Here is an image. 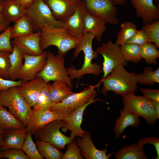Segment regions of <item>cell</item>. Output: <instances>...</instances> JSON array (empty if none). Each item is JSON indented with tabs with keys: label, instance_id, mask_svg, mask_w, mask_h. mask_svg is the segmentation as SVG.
I'll use <instances>...</instances> for the list:
<instances>
[{
	"label": "cell",
	"instance_id": "1",
	"mask_svg": "<svg viewBox=\"0 0 159 159\" xmlns=\"http://www.w3.org/2000/svg\"><path fill=\"white\" fill-rule=\"evenodd\" d=\"M95 38L94 35L90 33H83L79 38L75 47L73 59L77 57L80 52L82 51L84 54V63L79 69H77L73 66L67 69V73L70 78L73 80L76 78L78 81L83 75L91 74L98 76L103 73L102 67L97 62L92 63V59L96 58L99 54L92 49L93 40Z\"/></svg>",
	"mask_w": 159,
	"mask_h": 159
},
{
	"label": "cell",
	"instance_id": "2",
	"mask_svg": "<svg viewBox=\"0 0 159 159\" xmlns=\"http://www.w3.org/2000/svg\"><path fill=\"white\" fill-rule=\"evenodd\" d=\"M103 83L101 92L104 95L108 92L113 91L121 96L138 91L136 74L127 71L124 66L118 65L98 84Z\"/></svg>",
	"mask_w": 159,
	"mask_h": 159
},
{
	"label": "cell",
	"instance_id": "3",
	"mask_svg": "<svg viewBox=\"0 0 159 159\" xmlns=\"http://www.w3.org/2000/svg\"><path fill=\"white\" fill-rule=\"evenodd\" d=\"M25 15L31 21L34 31L55 27H63L64 22L57 20L43 0H33L25 8Z\"/></svg>",
	"mask_w": 159,
	"mask_h": 159
},
{
	"label": "cell",
	"instance_id": "4",
	"mask_svg": "<svg viewBox=\"0 0 159 159\" xmlns=\"http://www.w3.org/2000/svg\"><path fill=\"white\" fill-rule=\"evenodd\" d=\"M40 32V44L43 51L54 46L58 49L57 54L64 56L76 45L77 39L71 36L64 27L45 29Z\"/></svg>",
	"mask_w": 159,
	"mask_h": 159
},
{
	"label": "cell",
	"instance_id": "5",
	"mask_svg": "<svg viewBox=\"0 0 159 159\" xmlns=\"http://www.w3.org/2000/svg\"><path fill=\"white\" fill-rule=\"evenodd\" d=\"M0 105L7 107L9 111L26 127L32 108L24 99L19 86L11 87L0 92Z\"/></svg>",
	"mask_w": 159,
	"mask_h": 159
},
{
	"label": "cell",
	"instance_id": "6",
	"mask_svg": "<svg viewBox=\"0 0 159 159\" xmlns=\"http://www.w3.org/2000/svg\"><path fill=\"white\" fill-rule=\"evenodd\" d=\"M47 59L45 66L37 74V77L42 78L46 83L51 81H60L66 83L71 88H73L72 80L65 66L64 56L58 54L55 55L48 50Z\"/></svg>",
	"mask_w": 159,
	"mask_h": 159
},
{
	"label": "cell",
	"instance_id": "7",
	"mask_svg": "<svg viewBox=\"0 0 159 159\" xmlns=\"http://www.w3.org/2000/svg\"><path fill=\"white\" fill-rule=\"evenodd\" d=\"M98 84L95 85H88L81 91L73 93L61 102L55 104L49 108L52 111L62 115L64 117L82 106L93 97L97 96L96 87H99Z\"/></svg>",
	"mask_w": 159,
	"mask_h": 159
},
{
	"label": "cell",
	"instance_id": "8",
	"mask_svg": "<svg viewBox=\"0 0 159 159\" xmlns=\"http://www.w3.org/2000/svg\"><path fill=\"white\" fill-rule=\"evenodd\" d=\"M121 96L124 106L143 117L149 125L156 123L158 119L153 102L144 96H136L134 93Z\"/></svg>",
	"mask_w": 159,
	"mask_h": 159
},
{
	"label": "cell",
	"instance_id": "9",
	"mask_svg": "<svg viewBox=\"0 0 159 159\" xmlns=\"http://www.w3.org/2000/svg\"><path fill=\"white\" fill-rule=\"evenodd\" d=\"M64 126L63 120L53 121L38 129L34 135L35 138L47 142L59 150L64 149L72 140L70 137L66 136L60 131V129Z\"/></svg>",
	"mask_w": 159,
	"mask_h": 159
},
{
	"label": "cell",
	"instance_id": "10",
	"mask_svg": "<svg viewBox=\"0 0 159 159\" xmlns=\"http://www.w3.org/2000/svg\"><path fill=\"white\" fill-rule=\"evenodd\" d=\"M95 51L102 55L103 58L102 70L103 73L102 80L107 76L118 65L124 67L127 65L128 62L123 56L120 46L112 41L108 40L102 42L97 47Z\"/></svg>",
	"mask_w": 159,
	"mask_h": 159
},
{
	"label": "cell",
	"instance_id": "11",
	"mask_svg": "<svg viewBox=\"0 0 159 159\" xmlns=\"http://www.w3.org/2000/svg\"><path fill=\"white\" fill-rule=\"evenodd\" d=\"M87 11L107 23L115 25L119 23L117 17L118 8L113 0H81Z\"/></svg>",
	"mask_w": 159,
	"mask_h": 159
},
{
	"label": "cell",
	"instance_id": "12",
	"mask_svg": "<svg viewBox=\"0 0 159 159\" xmlns=\"http://www.w3.org/2000/svg\"><path fill=\"white\" fill-rule=\"evenodd\" d=\"M47 51L39 55H31L24 54V62L16 79L24 82L37 77L38 73L44 68L47 62Z\"/></svg>",
	"mask_w": 159,
	"mask_h": 159
},
{
	"label": "cell",
	"instance_id": "13",
	"mask_svg": "<svg viewBox=\"0 0 159 159\" xmlns=\"http://www.w3.org/2000/svg\"><path fill=\"white\" fill-rule=\"evenodd\" d=\"M93 97L81 107L78 108L62 120L64 121L65 126L62 127V131L66 132L68 130L71 132L70 137L72 140L76 136L82 137L86 134L87 131L83 130L81 127L83 120L84 112L89 105L100 100L99 98L95 99Z\"/></svg>",
	"mask_w": 159,
	"mask_h": 159
},
{
	"label": "cell",
	"instance_id": "14",
	"mask_svg": "<svg viewBox=\"0 0 159 159\" xmlns=\"http://www.w3.org/2000/svg\"><path fill=\"white\" fill-rule=\"evenodd\" d=\"M64 117L62 115L51 110L49 109L34 110L32 108L28 119L26 127L28 131L34 135L40 128L56 120H62Z\"/></svg>",
	"mask_w": 159,
	"mask_h": 159
},
{
	"label": "cell",
	"instance_id": "15",
	"mask_svg": "<svg viewBox=\"0 0 159 159\" xmlns=\"http://www.w3.org/2000/svg\"><path fill=\"white\" fill-rule=\"evenodd\" d=\"M86 11L85 2L80 0L73 13L64 21V28L69 34L76 38L84 33V16Z\"/></svg>",
	"mask_w": 159,
	"mask_h": 159
},
{
	"label": "cell",
	"instance_id": "16",
	"mask_svg": "<svg viewBox=\"0 0 159 159\" xmlns=\"http://www.w3.org/2000/svg\"><path fill=\"white\" fill-rule=\"evenodd\" d=\"M76 141L81 150V154L86 159H108L114 154L112 152L107 154V149L106 147L103 150L98 149L92 140L91 133L87 131L84 136H78Z\"/></svg>",
	"mask_w": 159,
	"mask_h": 159
},
{
	"label": "cell",
	"instance_id": "17",
	"mask_svg": "<svg viewBox=\"0 0 159 159\" xmlns=\"http://www.w3.org/2000/svg\"><path fill=\"white\" fill-rule=\"evenodd\" d=\"M154 0H130L137 16L144 24L151 23L159 19V9Z\"/></svg>",
	"mask_w": 159,
	"mask_h": 159
},
{
	"label": "cell",
	"instance_id": "18",
	"mask_svg": "<svg viewBox=\"0 0 159 159\" xmlns=\"http://www.w3.org/2000/svg\"><path fill=\"white\" fill-rule=\"evenodd\" d=\"M54 17L64 22L73 13L80 0H43Z\"/></svg>",
	"mask_w": 159,
	"mask_h": 159
},
{
	"label": "cell",
	"instance_id": "19",
	"mask_svg": "<svg viewBox=\"0 0 159 159\" xmlns=\"http://www.w3.org/2000/svg\"><path fill=\"white\" fill-rule=\"evenodd\" d=\"M41 32H36L32 34L13 39L12 44L19 48L24 53L31 55H39L43 53L41 48Z\"/></svg>",
	"mask_w": 159,
	"mask_h": 159
},
{
	"label": "cell",
	"instance_id": "20",
	"mask_svg": "<svg viewBox=\"0 0 159 159\" xmlns=\"http://www.w3.org/2000/svg\"><path fill=\"white\" fill-rule=\"evenodd\" d=\"M46 84L42 78L36 77L22 83L19 86L21 95L30 107H32L36 103L41 90Z\"/></svg>",
	"mask_w": 159,
	"mask_h": 159
},
{
	"label": "cell",
	"instance_id": "21",
	"mask_svg": "<svg viewBox=\"0 0 159 159\" xmlns=\"http://www.w3.org/2000/svg\"><path fill=\"white\" fill-rule=\"evenodd\" d=\"M140 123L139 116L124 106L120 110L119 117L116 120L114 127L115 138H119L128 126L137 128Z\"/></svg>",
	"mask_w": 159,
	"mask_h": 159
},
{
	"label": "cell",
	"instance_id": "22",
	"mask_svg": "<svg viewBox=\"0 0 159 159\" xmlns=\"http://www.w3.org/2000/svg\"><path fill=\"white\" fill-rule=\"evenodd\" d=\"M4 138L1 150L21 149L28 131L26 128H10L4 131Z\"/></svg>",
	"mask_w": 159,
	"mask_h": 159
},
{
	"label": "cell",
	"instance_id": "23",
	"mask_svg": "<svg viewBox=\"0 0 159 159\" xmlns=\"http://www.w3.org/2000/svg\"><path fill=\"white\" fill-rule=\"evenodd\" d=\"M107 22L102 19L95 16L86 10L84 16V33H91L99 42L102 39L106 30Z\"/></svg>",
	"mask_w": 159,
	"mask_h": 159
},
{
	"label": "cell",
	"instance_id": "24",
	"mask_svg": "<svg viewBox=\"0 0 159 159\" xmlns=\"http://www.w3.org/2000/svg\"><path fill=\"white\" fill-rule=\"evenodd\" d=\"M1 12L10 23L14 22L25 15V9L16 0H2Z\"/></svg>",
	"mask_w": 159,
	"mask_h": 159
},
{
	"label": "cell",
	"instance_id": "25",
	"mask_svg": "<svg viewBox=\"0 0 159 159\" xmlns=\"http://www.w3.org/2000/svg\"><path fill=\"white\" fill-rule=\"evenodd\" d=\"M113 155L116 159H147L144 146L135 143L123 147Z\"/></svg>",
	"mask_w": 159,
	"mask_h": 159
},
{
	"label": "cell",
	"instance_id": "26",
	"mask_svg": "<svg viewBox=\"0 0 159 159\" xmlns=\"http://www.w3.org/2000/svg\"><path fill=\"white\" fill-rule=\"evenodd\" d=\"M49 92L50 97L55 104L60 103L73 92L65 83L59 80H55L50 84Z\"/></svg>",
	"mask_w": 159,
	"mask_h": 159
},
{
	"label": "cell",
	"instance_id": "27",
	"mask_svg": "<svg viewBox=\"0 0 159 159\" xmlns=\"http://www.w3.org/2000/svg\"><path fill=\"white\" fill-rule=\"evenodd\" d=\"M12 45L13 51L9 55L10 66L9 74L10 80H15L22 67L24 53L16 46Z\"/></svg>",
	"mask_w": 159,
	"mask_h": 159
},
{
	"label": "cell",
	"instance_id": "28",
	"mask_svg": "<svg viewBox=\"0 0 159 159\" xmlns=\"http://www.w3.org/2000/svg\"><path fill=\"white\" fill-rule=\"evenodd\" d=\"M14 23L11 31V39L28 36L35 32L31 21L26 15Z\"/></svg>",
	"mask_w": 159,
	"mask_h": 159
},
{
	"label": "cell",
	"instance_id": "29",
	"mask_svg": "<svg viewBox=\"0 0 159 159\" xmlns=\"http://www.w3.org/2000/svg\"><path fill=\"white\" fill-rule=\"evenodd\" d=\"M26 127L9 111L0 105V128L3 131L8 128L23 129Z\"/></svg>",
	"mask_w": 159,
	"mask_h": 159
},
{
	"label": "cell",
	"instance_id": "30",
	"mask_svg": "<svg viewBox=\"0 0 159 159\" xmlns=\"http://www.w3.org/2000/svg\"><path fill=\"white\" fill-rule=\"evenodd\" d=\"M35 144L40 155L46 159H62L63 154L50 143L37 140Z\"/></svg>",
	"mask_w": 159,
	"mask_h": 159
},
{
	"label": "cell",
	"instance_id": "31",
	"mask_svg": "<svg viewBox=\"0 0 159 159\" xmlns=\"http://www.w3.org/2000/svg\"><path fill=\"white\" fill-rule=\"evenodd\" d=\"M121 30L116 34L115 43L119 46L126 43L137 32V25L133 22H124L121 25Z\"/></svg>",
	"mask_w": 159,
	"mask_h": 159
},
{
	"label": "cell",
	"instance_id": "32",
	"mask_svg": "<svg viewBox=\"0 0 159 159\" xmlns=\"http://www.w3.org/2000/svg\"><path fill=\"white\" fill-rule=\"evenodd\" d=\"M137 83L143 85L153 86L159 83V68L154 70L152 67H145L141 73L136 74Z\"/></svg>",
	"mask_w": 159,
	"mask_h": 159
},
{
	"label": "cell",
	"instance_id": "33",
	"mask_svg": "<svg viewBox=\"0 0 159 159\" xmlns=\"http://www.w3.org/2000/svg\"><path fill=\"white\" fill-rule=\"evenodd\" d=\"M140 53L142 59L148 64H156L159 57V51L154 44L150 42L140 46Z\"/></svg>",
	"mask_w": 159,
	"mask_h": 159
},
{
	"label": "cell",
	"instance_id": "34",
	"mask_svg": "<svg viewBox=\"0 0 159 159\" xmlns=\"http://www.w3.org/2000/svg\"><path fill=\"white\" fill-rule=\"evenodd\" d=\"M121 53L128 62L138 63L142 59L140 53V46L133 44L125 43L120 46Z\"/></svg>",
	"mask_w": 159,
	"mask_h": 159
},
{
	"label": "cell",
	"instance_id": "35",
	"mask_svg": "<svg viewBox=\"0 0 159 159\" xmlns=\"http://www.w3.org/2000/svg\"><path fill=\"white\" fill-rule=\"evenodd\" d=\"M50 83H46L42 88L37 101L32 107L34 110H46L52 107L55 104L50 97L49 88Z\"/></svg>",
	"mask_w": 159,
	"mask_h": 159
},
{
	"label": "cell",
	"instance_id": "36",
	"mask_svg": "<svg viewBox=\"0 0 159 159\" xmlns=\"http://www.w3.org/2000/svg\"><path fill=\"white\" fill-rule=\"evenodd\" d=\"M32 135L31 133L28 132L21 149L29 159H44L34 143Z\"/></svg>",
	"mask_w": 159,
	"mask_h": 159
},
{
	"label": "cell",
	"instance_id": "37",
	"mask_svg": "<svg viewBox=\"0 0 159 159\" xmlns=\"http://www.w3.org/2000/svg\"><path fill=\"white\" fill-rule=\"evenodd\" d=\"M148 36L152 42L159 48V20L144 24L141 29Z\"/></svg>",
	"mask_w": 159,
	"mask_h": 159
},
{
	"label": "cell",
	"instance_id": "38",
	"mask_svg": "<svg viewBox=\"0 0 159 159\" xmlns=\"http://www.w3.org/2000/svg\"><path fill=\"white\" fill-rule=\"evenodd\" d=\"M11 52L0 50V77L9 79V71L10 64L9 55Z\"/></svg>",
	"mask_w": 159,
	"mask_h": 159
},
{
	"label": "cell",
	"instance_id": "39",
	"mask_svg": "<svg viewBox=\"0 0 159 159\" xmlns=\"http://www.w3.org/2000/svg\"><path fill=\"white\" fill-rule=\"evenodd\" d=\"M66 152L62 159H84L81 154V150L74 139L68 143Z\"/></svg>",
	"mask_w": 159,
	"mask_h": 159
},
{
	"label": "cell",
	"instance_id": "40",
	"mask_svg": "<svg viewBox=\"0 0 159 159\" xmlns=\"http://www.w3.org/2000/svg\"><path fill=\"white\" fill-rule=\"evenodd\" d=\"M12 27L9 26L0 34V50H5L11 52L13 46L11 40Z\"/></svg>",
	"mask_w": 159,
	"mask_h": 159
},
{
	"label": "cell",
	"instance_id": "41",
	"mask_svg": "<svg viewBox=\"0 0 159 159\" xmlns=\"http://www.w3.org/2000/svg\"><path fill=\"white\" fill-rule=\"evenodd\" d=\"M0 158L29 159L21 149H9L0 150Z\"/></svg>",
	"mask_w": 159,
	"mask_h": 159
},
{
	"label": "cell",
	"instance_id": "42",
	"mask_svg": "<svg viewBox=\"0 0 159 159\" xmlns=\"http://www.w3.org/2000/svg\"><path fill=\"white\" fill-rule=\"evenodd\" d=\"M152 42L151 41L144 31L141 29L138 30L135 34L126 43L133 44L139 46Z\"/></svg>",
	"mask_w": 159,
	"mask_h": 159
},
{
	"label": "cell",
	"instance_id": "43",
	"mask_svg": "<svg viewBox=\"0 0 159 159\" xmlns=\"http://www.w3.org/2000/svg\"><path fill=\"white\" fill-rule=\"evenodd\" d=\"M140 145L144 146L145 144L153 145L156 150L157 157L156 159L159 158V138L158 137H150L142 138L139 139L138 142Z\"/></svg>",
	"mask_w": 159,
	"mask_h": 159
},
{
	"label": "cell",
	"instance_id": "44",
	"mask_svg": "<svg viewBox=\"0 0 159 159\" xmlns=\"http://www.w3.org/2000/svg\"><path fill=\"white\" fill-rule=\"evenodd\" d=\"M141 92L145 97L152 102H159V90L148 88L140 89Z\"/></svg>",
	"mask_w": 159,
	"mask_h": 159
},
{
	"label": "cell",
	"instance_id": "45",
	"mask_svg": "<svg viewBox=\"0 0 159 159\" xmlns=\"http://www.w3.org/2000/svg\"><path fill=\"white\" fill-rule=\"evenodd\" d=\"M22 83L21 80L16 81L10 79H5L0 77V92L2 91L7 90L11 87L19 86Z\"/></svg>",
	"mask_w": 159,
	"mask_h": 159
},
{
	"label": "cell",
	"instance_id": "46",
	"mask_svg": "<svg viewBox=\"0 0 159 159\" xmlns=\"http://www.w3.org/2000/svg\"><path fill=\"white\" fill-rule=\"evenodd\" d=\"M2 0H0V32L4 31L9 26V22L5 18L1 12Z\"/></svg>",
	"mask_w": 159,
	"mask_h": 159
},
{
	"label": "cell",
	"instance_id": "47",
	"mask_svg": "<svg viewBox=\"0 0 159 159\" xmlns=\"http://www.w3.org/2000/svg\"><path fill=\"white\" fill-rule=\"evenodd\" d=\"M24 8L28 6L33 0H16Z\"/></svg>",
	"mask_w": 159,
	"mask_h": 159
},
{
	"label": "cell",
	"instance_id": "48",
	"mask_svg": "<svg viewBox=\"0 0 159 159\" xmlns=\"http://www.w3.org/2000/svg\"><path fill=\"white\" fill-rule=\"evenodd\" d=\"M155 109L156 113L157 119L159 118V102H154Z\"/></svg>",
	"mask_w": 159,
	"mask_h": 159
},
{
	"label": "cell",
	"instance_id": "49",
	"mask_svg": "<svg viewBox=\"0 0 159 159\" xmlns=\"http://www.w3.org/2000/svg\"><path fill=\"white\" fill-rule=\"evenodd\" d=\"M116 5H121L125 4L126 0H113Z\"/></svg>",
	"mask_w": 159,
	"mask_h": 159
},
{
	"label": "cell",
	"instance_id": "50",
	"mask_svg": "<svg viewBox=\"0 0 159 159\" xmlns=\"http://www.w3.org/2000/svg\"><path fill=\"white\" fill-rule=\"evenodd\" d=\"M4 138V134H0V150H1V147L3 142Z\"/></svg>",
	"mask_w": 159,
	"mask_h": 159
},
{
	"label": "cell",
	"instance_id": "51",
	"mask_svg": "<svg viewBox=\"0 0 159 159\" xmlns=\"http://www.w3.org/2000/svg\"><path fill=\"white\" fill-rule=\"evenodd\" d=\"M4 133V132L1 128H0V134Z\"/></svg>",
	"mask_w": 159,
	"mask_h": 159
},
{
	"label": "cell",
	"instance_id": "52",
	"mask_svg": "<svg viewBox=\"0 0 159 159\" xmlns=\"http://www.w3.org/2000/svg\"><path fill=\"white\" fill-rule=\"evenodd\" d=\"M154 1L157 3H158L159 2V0H154Z\"/></svg>",
	"mask_w": 159,
	"mask_h": 159
},
{
	"label": "cell",
	"instance_id": "53",
	"mask_svg": "<svg viewBox=\"0 0 159 159\" xmlns=\"http://www.w3.org/2000/svg\"></svg>",
	"mask_w": 159,
	"mask_h": 159
}]
</instances>
